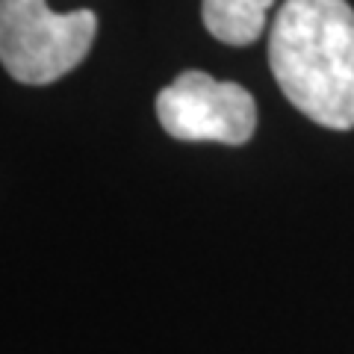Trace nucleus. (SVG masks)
I'll use <instances>...</instances> for the list:
<instances>
[{
  "instance_id": "nucleus-1",
  "label": "nucleus",
  "mask_w": 354,
  "mask_h": 354,
  "mask_svg": "<svg viewBox=\"0 0 354 354\" xmlns=\"http://www.w3.org/2000/svg\"><path fill=\"white\" fill-rule=\"evenodd\" d=\"M269 65L298 113L354 127V9L346 0H286L269 36Z\"/></svg>"
},
{
  "instance_id": "nucleus-2",
  "label": "nucleus",
  "mask_w": 354,
  "mask_h": 354,
  "mask_svg": "<svg viewBox=\"0 0 354 354\" xmlns=\"http://www.w3.org/2000/svg\"><path fill=\"white\" fill-rule=\"evenodd\" d=\"M97 32L88 9L53 12L48 0H0V62L27 86H48L83 62Z\"/></svg>"
},
{
  "instance_id": "nucleus-3",
  "label": "nucleus",
  "mask_w": 354,
  "mask_h": 354,
  "mask_svg": "<svg viewBox=\"0 0 354 354\" xmlns=\"http://www.w3.org/2000/svg\"><path fill=\"white\" fill-rule=\"evenodd\" d=\"M157 118L180 142L245 145L257 130V104L239 83L183 71L157 97Z\"/></svg>"
},
{
  "instance_id": "nucleus-4",
  "label": "nucleus",
  "mask_w": 354,
  "mask_h": 354,
  "mask_svg": "<svg viewBox=\"0 0 354 354\" xmlns=\"http://www.w3.org/2000/svg\"><path fill=\"white\" fill-rule=\"evenodd\" d=\"M274 0H204L201 18L209 36L225 44H251L263 36Z\"/></svg>"
}]
</instances>
